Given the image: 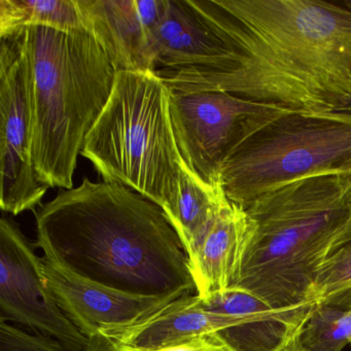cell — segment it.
<instances>
[{
  "label": "cell",
  "mask_w": 351,
  "mask_h": 351,
  "mask_svg": "<svg viewBox=\"0 0 351 351\" xmlns=\"http://www.w3.org/2000/svg\"><path fill=\"white\" fill-rule=\"evenodd\" d=\"M227 47L213 69L162 75L176 93L226 92L306 112L351 96V10L324 0H202Z\"/></svg>",
  "instance_id": "1"
},
{
  "label": "cell",
  "mask_w": 351,
  "mask_h": 351,
  "mask_svg": "<svg viewBox=\"0 0 351 351\" xmlns=\"http://www.w3.org/2000/svg\"><path fill=\"white\" fill-rule=\"evenodd\" d=\"M36 246L75 272L136 295L196 293L188 254L159 205L84 178L36 211Z\"/></svg>",
  "instance_id": "2"
},
{
  "label": "cell",
  "mask_w": 351,
  "mask_h": 351,
  "mask_svg": "<svg viewBox=\"0 0 351 351\" xmlns=\"http://www.w3.org/2000/svg\"><path fill=\"white\" fill-rule=\"evenodd\" d=\"M11 34L25 57L34 169L50 188L71 190L77 157L112 95L116 69L88 29L30 26Z\"/></svg>",
  "instance_id": "3"
},
{
  "label": "cell",
  "mask_w": 351,
  "mask_h": 351,
  "mask_svg": "<svg viewBox=\"0 0 351 351\" xmlns=\"http://www.w3.org/2000/svg\"><path fill=\"white\" fill-rule=\"evenodd\" d=\"M254 233L237 281L274 309L311 301L316 275L351 215V173L302 178L245 207Z\"/></svg>",
  "instance_id": "4"
},
{
  "label": "cell",
  "mask_w": 351,
  "mask_h": 351,
  "mask_svg": "<svg viewBox=\"0 0 351 351\" xmlns=\"http://www.w3.org/2000/svg\"><path fill=\"white\" fill-rule=\"evenodd\" d=\"M81 155L104 182L120 184L169 208L182 156L170 118V90L153 71H118L112 95Z\"/></svg>",
  "instance_id": "5"
},
{
  "label": "cell",
  "mask_w": 351,
  "mask_h": 351,
  "mask_svg": "<svg viewBox=\"0 0 351 351\" xmlns=\"http://www.w3.org/2000/svg\"><path fill=\"white\" fill-rule=\"evenodd\" d=\"M351 173V114L289 110L258 129L221 169L228 199L245 208L302 178Z\"/></svg>",
  "instance_id": "6"
},
{
  "label": "cell",
  "mask_w": 351,
  "mask_h": 351,
  "mask_svg": "<svg viewBox=\"0 0 351 351\" xmlns=\"http://www.w3.org/2000/svg\"><path fill=\"white\" fill-rule=\"evenodd\" d=\"M289 108L226 92L170 91V118L182 160L210 184L235 149Z\"/></svg>",
  "instance_id": "7"
},
{
  "label": "cell",
  "mask_w": 351,
  "mask_h": 351,
  "mask_svg": "<svg viewBox=\"0 0 351 351\" xmlns=\"http://www.w3.org/2000/svg\"><path fill=\"white\" fill-rule=\"evenodd\" d=\"M0 52V206L14 215L34 210L50 186L38 178L32 158V114L23 49L15 34Z\"/></svg>",
  "instance_id": "8"
},
{
  "label": "cell",
  "mask_w": 351,
  "mask_h": 351,
  "mask_svg": "<svg viewBox=\"0 0 351 351\" xmlns=\"http://www.w3.org/2000/svg\"><path fill=\"white\" fill-rule=\"evenodd\" d=\"M0 322L22 324L67 351H88L89 347L47 287L42 258L7 217L0 221Z\"/></svg>",
  "instance_id": "9"
},
{
  "label": "cell",
  "mask_w": 351,
  "mask_h": 351,
  "mask_svg": "<svg viewBox=\"0 0 351 351\" xmlns=\"http://www.w3.org/2000/svg\"><path fill=\"white\" fill-rule=\"evenodd\" d=\"M40 248L47 287L88 341L100 330L133 324L186 293L145 295L119 291L79 274L49 248Z\"/></svg>",
  "instance_id": "10"
},
{
  "label": "cell",
  "mask_w": 351,
  "mask_h": 351,
  "mask_svg": "<svg viewBox=\"0 0 351 351\" xmlns=\"http://www.w3.org/2000/svg\"><path fill=\"white\" fill-rule=\"evenodd\" d=\"M235 319L233 314L211 310L197 293H186L133 324L100 330L93 339L120 348L159 351L223 332L235 326Z\"/></svg>",
  "instance_id": "11"
},
{
  "label": "cell",
  "mask_w": 351,
  "mask_h": 351,
  "mask_svg": "<svg viewBox=\"0 0 351 351\" xmlns=\"http://www.w3.org/2000/svg\"><path fill=\"white\" fill-rule=\"evenodd\" d=\"M254 233L245 209L229 199L221 205L204 237L189 256L196 293L208 302L237 281Z\"/></svg>",
  "instance_id": "12"
},
{
  "label": "cell",
  "mask_w": 351,
  "mask_h": 351,
  "mask_svg": "<svg viewBox=\"0 0 351 351\" xmlns=\"http://www.w3.org/2000/svg\"><path fill=\"white\" fill-rule=\"evenodd\" d=\"M89 30L118 71H152L149 34L137 0H77Z\"/></svg>",
  "instance_id": "13"
},
{
  "label": "cell",
  "mask_w": 351,
  "mask_h": 351,
  "mask_svg": "<svg viewBox=\"0 0 351 351\" xmlns=\"http://www.w3.org/2000/svg\"><path fill=\"white\" fill-rule=\"evenodd\" d=\"M227 199L221 184L205 182L182 158L178 194L164 213L182 240L188 258L198 247Z\"/></svg>",
  "instance_id": "14"
},
{
  "label": "cell",
  "mask_w": 351,
  "mask_h": 351,
  "mask_svg": "<svg viewBox=\"0 0 351 351\" xmlns=\"http://www.w3.org/2000/svg\"><path fill=\"white\" fill-rule=\"evenodd\" d=\"M30 26L86 29L77 0H0V38Z\"/></svg>",
  "instance_id": "15"
},
{
  "label": "cell",
  "mask_w": 351,
  "mask_h": 351,
  "mask_svg": "<svg viewBox=\"0 0 351 351\" xmlns=\"http://www.w3.org/2000/svg\"><path fill=\"white\" fill-rule=\"evenodd\" d=\"M311 301L315 305L351 310V215L326 250Z\"/></svg>",
  "instance_id": "16"
},
{
  "label": "cell",
  "mask_w": 351,
  "mask_h": 351,
  "mask_svg": "<svg viewBox=\"0 0 351 351\" xmlns=\"http://www.w3.org/2000/svg\"><path fill=\"white\" fill-rule=\"evenodd\" d=\"M300 341L310 351H342L351 343V310L314 305Z\"/></svg>",
  "instance_id": "17"
},
{
  "label": "cell",
  "mask_w": 351,
  "mask_h": 351,
  "mask_svg": "<svg viewBox=\"0 0 351 351\" xmlns=\"http://www.w3.org/2000/svg\"><path fill=\"white\" fill-rule=\"evenodd\" d=\"M0 351H67L58 342L0 322Z\"/></svg>",
  "instance_id": "18"
},
{
  "label": "cell",
  "mask_w": 351,
  "mask_h": 351,
  "mask_svg": "<svg viewBox=\"0 0 351 351\" xmlns=\"http://www.w3.org/2000/svg\"><path fill=\"white\" fill-rule=\"evenodd\" d=\"M159 351H235L219 334L204 335Z\"/></svg>",
  "instance_id": "19"
},
{
  "label": "cell",
  "mask_w": 351,
  "mask_h": 351,
  "mask_svg": "<svg viewBox=\"0 0 351 351\" xmlns=\"http://www.w3.org/2000/svg\"><path fill=\"white\" fill-rule=\"evenodd\" d=\"M88 351H136L131 349L120 348V347L114 346L97 339L89 341V347Z\"/></svg>",
  "instance_id": "20"
},
{
  "label": "cell",
  "mask_w": 351,
  "mask_h": 351,
  "mask_svg": "<svg viewBox=\"0 0 351 351\" xmlns=\"http://www.w3.org/2000/svg\"><path fill=\"white\" fill-rule=\"evenodd\" d=\"M300 332L301 330L282 347L280 351H310L302 345L300 341Z\"/></svg>",
  "instance_id": "21"
},
{
  "label": "cell",
  "mask_w": 351,
  "mask_h": 351,
  "mask_svg": "<svg viewBox=\"0 0 351 351\" xmlns=\"http://www.w3.org/2000/svg\"><path fill=\"white\" fill-rule=\"evenodd\" d=\"M330 112H344V114H351V96L347 97L346 99L343 100L342 102L335 106Z\"/></svg>",
  "instance_id": "22"
},
{
  "label": "cell",
  "mask_w": 351,
  "mask_h": 351,
  "mask_svg": "<svg viewBox=\"0 0 351 351\" xmlns=\"http://www.w3.org/2000/svg\"><path fill=\"white\" fill-rule=\"evenodd\" d=\"M339 1H340L341 5L351 10V0H339Z\"/></svg>",
  "instance_id": "23"
}]
</instances>
